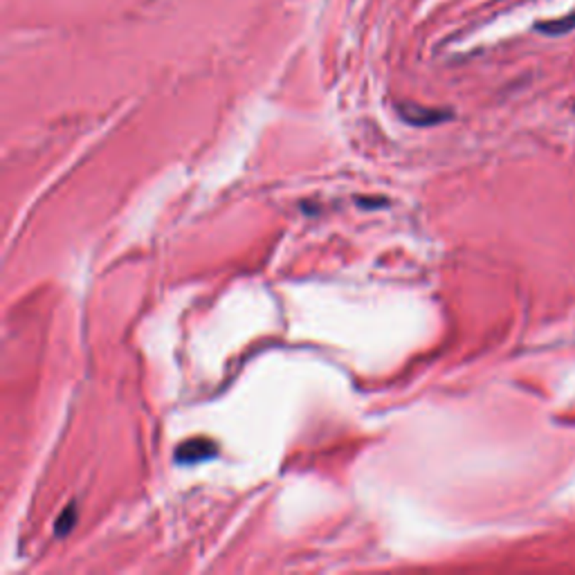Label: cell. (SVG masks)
Wrapping results in <instances>:
<instances>
[{
    "mask_svg": "<svg viewBox=\"0 0 575 575\" xmlns=\"http://www.w3.org/2000/svg\"><path fill=\"white\" fill-rule=\"evenodd\" d=\"M77 515H79V510H77V504L72 501V504L61 512L59 519H56V526H54V533L59 537H66L72 528H75V521H77Z\"/></svg>",
    "mask_w": 575,
    "mask_h": 575,
    "instance_id": "277c9868",
    "label": "cell"
},
{
    "mask_svg": "<svg viewBox=\"0 0 575 575\" xmlns=\"http://www.w3.org/2000/svg\"><path fill=\"white\" fill-rule=\"evenodd\" d=\"M573 28H575V14L562 16V18H553V20H542V23H537V32L550 34V36L567 34V32H571Z\"/></svg>",
    "mask_w": 575,
    "mask_h": 575,
    "instance_id": "3957f363",
    "label": "cell"
},
{
    "mask_svg": "<svg viewBox=\"0 0 575 575\" xmlns=\"http://www.w3.org/2000/svg\"><path fill=\"white\" fill-rule=\"evenodd\" d=\"M216 452V447L207 440H191V443H185L182 447H178V461L180 463H195L202 461L207 456H212Z\"/></svg>",
    "mask_w": 575,
    "mask_h": 575,
    "instance_id": "7a4b0ae2",
    "label": "cell"
},
{
    "mask_svg": "<svg viewBox=\"0 0 575 575\" xmlns=\"http://www.w3.org/2000/svg\"><path fill=\"white\" fill-rule=\"evenodd\" d=\"M400 117L409 121L413 126H430L436 124V121H443L447 117H452L445 110H427L420 106H400Z\"/></svg>",
    "mask_w": 575,
    "mask_h": 575,
    "instance_id": "6da1fadb",
    "label": "cell"
}]
</instances>
